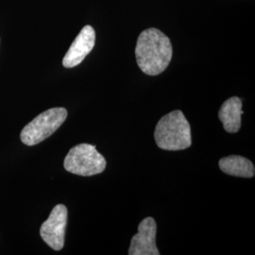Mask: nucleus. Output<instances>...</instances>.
I'll use <instances>...</instances> for the list:
<instances>
[{
	"instance_id": "f257e3e1",
	"label": "nucleus",
	"mask_w": 255,
	"mask_h": 255,
	"mask_svg": "<svg viewBox=\"0 0 255 255\" xmlns=\"http://www.w3.org/2000/svg\"><path fill=\"white\" fill-rule=\"evenodd\" d=\"M172 55L173 48L169 38L157 28L145 29L137 39V64L148 76L163 73L170 64Z\"/></svg>"
},
{
	"instance_id": "f03ea898",
	"label": "nucleus",
	"mask_w": 255,
	"mask_h": 255,
	"mask_svg": "<svg viewBox=\"0 0 255 255\" xmlns=\"http://www.w3.org/2000/svg\"><path fill=\"white\" fill-rule=\"evenodd\" d=\"M154 138L157 146L164 150H182L191 146V128L182 111L176 110L160 119Z\"/></svg>"
},
{
	"instance_id": "7ed1b4c3",
	"label": "nucleus",
	"mask_w": 255,
	"mask_h": 255,
	"mask_svg": "<svg viewBox=\"0 0 255 255\" xmlns=\"http://www.w3.org/2000/svg\"><path fill=\"white\" fill-rule=\"evenodd\" d=\"M106 160L96 146L79 144L73 146L64 159L65 170L79 176L89 177L101 174L106 168Z\"/></svg>"
},
{
	"instance_id": "20e7f679",
	"label": "nucleus",
	"mask_w": 255,
	"mask_h": 255,
	"mask_svg": "<svg viewBox=\"0 0 255 255\" xmlns=\"http://www.w3.org/2000/svg\"><path fill=\"white\" fill-rule=\"evenodd\" d=\"M67 118V111L62 107L51 108L37 116L23 128L20 138L27 146H35L52 135L63 125Z\"/></svg>"
},
{
	"instance_id": "39448f33",
	"label": "nucleus",
	"mask_w": 255,
	"mask_h": 255,
	"mask_svg": "<svg viewBox=\"0 0 255 255\" xmlns=\"http://www.w3.org/2000/svg\"><path fill=\"white\" fill-rule=\"evenodd\" d=\"M67 225V209L64 204L56 205L49 218L42 224L40 235L43 240L54 251H61L64 246V235Z\"/></svg>"
},
{
	"instance_id": "423d86ee",
	"label": "nucleus",
	"mask_w": 255,
	"mask_h": 255,
	"mask_svg": "<svg viewBox=\"0 0 255 255\" xmlns=\"http://www.w3.org/2000/svg\"><path fill=\"white\" fill-rule=\"evenodd\" d=\"M156 232L157 225L154 219L146 218L143 219L138 226V233L131 238L128 255H160L155 242Z\"/></svg>"
},
{
	"instance_id": "0eeeda50",
	"label": "nucleus",
	"mask_w": 255,
	"mask_h": 255,
	"mask_svg": "<svg viewBox=\"0 0 255 255\" xmlns=\"http://www.w3.org/2000/svg\"><path fill=\"white\" fill-rule=\"evenodd\" d=\"M95 43L96 32L94 27L90 25L82 27L81 32L76 37L63 59L64 67L73 68L81 64L85 57L93 50Z\"/></svg>"
},
{
	"instance_id": "6e6552de",
	"label": "nucleus",
	"mask_w": 255,
	"mask_h": 255,
	"mask_svg": "<svg viewBox=\"0 0 255 255\" xmlns=\"http://www.w3.org/2000/svg\"><path fill=\"white\" fill-rule=\"evenodd\" d=\"M242 115V101L237 97L225 101L219 112V119L229 133H236L240 129Z\"/></svg>"
},
{
	"instance_id": "1a4fd4ad",
	"label": "nucleus",
	"mask_w": 255,
	"mask_h": 255,
	"mask_svg": "<svg viewBox=\"0 0 255 255\" xmlns=\"http://www.w3.org/2000/svg\"><path fill=\"white\" fill-rule=\"evenodd\" d=\"M219 164L221 171L231 176L242 178H253L255 176V165L243 156L232 155L224 157L219 160Z\"/></svg>"
}]
</instances>
